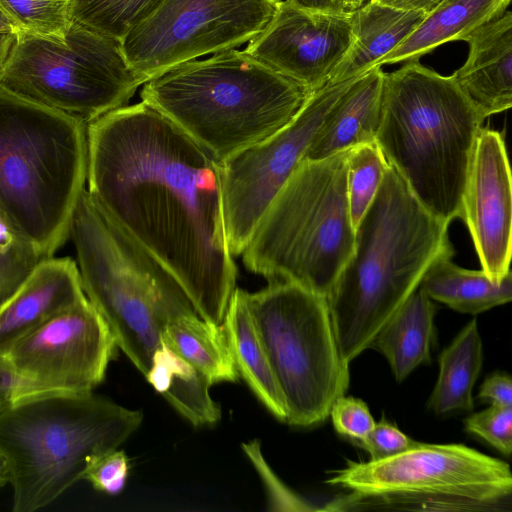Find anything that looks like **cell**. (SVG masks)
<instances>
[{
    "instance_id": "6da1fadb",
    "label": "cell",
    "mask_w": 512,
    "mask_h": 512,
    "mask_svg": "<svg viewBox=\"0 0 512 512\" xmlns=\"http://www.w3.org/2000/svg\"><path fill=\"white\" fill-rule=\"evenodd\" d=\"M86 190L174 275L198 315L222 326L236 288L221 167L143 101L87 124Z\"/></svg>"
},
{
    "instance_id": "7a4b0ae2",
    "label": "cell",
    "mask_w": 512,
    "mask_h": 512,
    "mask_svg": "<svg viewBox=\"0 0 512 512\" xmlns=\"http://www.w3.org/2000/svg\"><path fill=\"white\" fill-rule=\"evenodd\" d=\"M449 224L429 213L389 164L355 227L351 257L326 302L340 355L350 364L439 258L453 257Z\"/></svg>"
},
{
    "instance_id": "3957f363",
    "label": "cell",
    "mask_w": 512,
    "mask_h": 512,
    "mask_svg": "<svg viewBox=\"0 0 512 512\" xmlns=\"http://www.w3.org/2000/svg\"><path fill=\"white\" fill-rule=\"evenodd\" d=\"M484 120L452 75H440L416 59L383 73L375 141L421 205L448 224L461 218Z\"/></svg>"
},
{
    "instance_id": "277c9868",
    "label": "cell",
    "mask_w": 512,
    "mask_h": 512,
    "mask_svg": "<svg viewBox=\"0 0 512 512\" xmlns=\"http://www.w3.org/2000/svg\"><path fill=\"white\" fill-rule=\"evenodd\" d=\"M311 94L236 48L177 65L140 92L220 163L288 125Z\"/></svg>"
},
{
    "instance_id": "5b68a950",
    "label": "cell",
    "mask_w": 512,
    "mask_h": 512,
    "mask_svg": "<svg viewBox=\"0 0 512 512\" xmlns=\"http://www.w3.org/2000/svg\"><path fill=\"white\" fill-rule=\"evenodd\" d=\"M142 412L92 392L37 391L0 411V452L10 469L14 512H34L79 480L136 431Z\"/></svg>"
},
{
    "instance_id": "8992f818",
    "label": "cell",
    "mask_w": 512,
    "mask_h": 512,
    "mask_svg": "<svg viewBox=\"0 0 512 512\" xmlns=\"http://www.w3.org/2000/svg\"><path fill=\"white\" fill-rule=\"evenodd\" d=\"M87 124L0 85V212L44 258L86 188Z\"/></svg>"
},
{
    "instance_id": "52a82bcc",
    "label": "cell",
    "mask_w": 512,
    "mask_h": 512,
    "mask_svg": "<svg viewBox=\"0 0 512 512\" xmlns=\"http://www.w3.org/2000/svg\"><path fill=\"white\" fill-rule=\"evenodd\" d=\"M69 238L84 293L145 376L166 327L198 314L174 275L82 192Z\"/></svg>"
},
{
    "instance_id": "ba28073f",
    "label": "cell",
    "mask_w": 512,
    "mask_h": 512,
    "mask_svg": "<svg viewBox=\"0 0 512 512\" xmlns=\"http://www.w3.org/2000/svg\"><path fill=\"white\" fill-rule=\"evenodd\" d=\"M347 152L299 163L240 255L249 271L327 297L355 242Z\"/></svg>"
},
{
    "instance_id": "9c48e42d",
    "label": "cell",
    "mask_w": 512,
    "mask_h": 512,
    "mask_svg": "<svg viewBox=\"0 0 512 512\" xmlns=\"http://www.w3.org/2000/svg\"><path fill=\"white\" fill-rule=\"evenodd\" d=\"M249 310L286 408V422H323L349 386L326 298L299 285L269 282L247 295Z\"/></svg>"
},
{
    "instance_id": "30bf717a",
    "label": "cell",
    "mask_w": 512,
    "mask_h": 512,
    "mask_svg": "<svg viewBox=\"0 0 512 512\" xmlns=\"http://www.w3.org/2000/svg\"><path fill=\"white\" fill-rule=\"evenodd\" d=\"M143 80L119 40L72 23L62 39L18 32L0 85L86 124L128 104Z\"/></svg>"
},
{
    "instance_id": "8fae6325",
    "label": "cell",
    "mask_w": 512,
    "mask_h": 512,
    "mask_svg": "<svg viewBox=\"0 0 512 512\" xmlns=\"http://www.w3.org/2000/svg\"><path fill=\"white\" fill-rule=\"evenodd\" d=\"M330 485L349 489L348 503L398 509L487 511L510 501L509 465L462 444H426L386 459L350 462Z\"/></svg>"
},
{
    "instance_id": "7c38bea8",
    "label": "cell",
    "mask_w": 512,
    "mask_h": 512,
    "mask_svg": "<svg viewBox=\"0 0 512 512\" xmlns=\"http://www.w3.org/2000/svg\"><path fill=\"white\" fill-rule=\"evenodd\" d=\"M280 0H163L120 41L147 82L182 63L235 49L268 23Z\"/></svg>"
},
{
    "instance_id": "4fadbf2b",
    "label": "cell",
    "mask_w": 512,
    "mask_h": 512,
    "mask_svg": "<svg viewBox=\"0 0 512 512\" xmlns=\"http://www.w3.org/2000/svg\"><path fill=\"white\" fill-rule=\"evenodd\" d=\"M355 79L328 83L313 92L288 125L220 163L224 222L234 257L242 254L328 112Z\"/></svg>"
},
{
    "instance_id": "5bb4252c",
    "label": "cell",
    "mask_w": 512,
    "mask_h": 512,
    "mask_svg": "<svg viewBox=\"0 0 512 512\" xmlns=\"http://www.w3.org/2000/svg\"><path fill=\"white\" fill-rule=\"evenodd\" d=\"M107 323L87 297L21 339L6 359L40 390L92 392L116 350Z\"/></svg>"
},
{
    "instance_id": "9a60e30c",
    "label": "cell",
    "mask_w": 512,
    "mask_h": 512,
    "mask_svg": "<svg viewBox=\"0 0 512 512\" xmlns=\"http://www.w3.org/2000/svg\"><path fill=\"white\" fill-rule=\"evenodd\" d=\"M351 41V13L315 11L280 0L244 50L313 93L327 85Z\"/></svg>"
},
{
    "instance_id": "2e32d148",
    "label": "cell",
    "mask_w": 512,
    "mask_h": 512,
    "mask_svg": "<svg viewBox=\"0 0 512 512\" xmlns=\"http://www.w3.org/2000/svg\"><path fill=\"white\" fill-rule=\"evenodd\" d=\"M482 270L493 281L510 271L512 228L511 171L500 132L481 128L473 148L462 198Z\"/></svg>"
},
{
    "instance_id": "e0dca14e",
    "label": "cell",
    "mask_w": 512,
    "mask_h": 512,
    "mask_svg": "<svg viewBox=\"0 0 512 512\" xmlns=\"http://www.w3.org/2000/svg\"><path fill=\"white\" fill-rule=\"evenodd\" d=\"M86 298L76 261L43 259L0 310V358L52 317Z\"/></svg>"
},
{
    "instance_id": "ac0fdd59",
    "label": "cell",
    "mask_w": 512,
    "mask_h": 512,
    "mask_svg": "<svg viewBox=\"0 0 512 512\" xmlns=\"http://www.w3.org/2000/svg\"><path fill=\"white\" fill-rule=\"evenodd\" d=\"M463 41L468 56L452 74L461 91L484 119L511 108L512 12L506 10Z\"/></svg>"
},
{
    "instance_id": "d6986e66",
    "label": "cell",
    "mask_w": 512,
    "mask_h": 512,
    "mask_svg": "<svg viewBox=\"0 0 512 512\" xmlns=\"http://www.w3.org/2000/svg\"><path fill=\"white\" fill-rule=\"evenodd\" d=\"M383 73L381 67H375L350 84L328 112L303 160H320L376 142Z\"/></svg>"
},
{
    "instance_id": "ffe728a7",
    "label": "cell",
    "mask_w": 512,
    "mask_h": 512,
    "mask_svg": "<svg viewBox=\"0 0 512 512\" xmlns=\"http://www.w3.org/2000/svg\"><path fill=\"white\" fill-rule=\"evenodd\" d=\"M426 15L423 11L397 9L373 0L351 12L352 41L328 83L355 79L373 69L420 25Z\"/></svg>"
},
{
    "instance_id": "44dd1931",
    "label": "cell",
    "mask_w": 512,
    "mask_h": 512,
    "mask_svg": "<svg viewBox=\"0 0 512 512\" xmlns=\"http://www.w3.org/2000/svg\"><path fill=\"white\" fill-rule=\"evenodd\" d=\"M511 0H442L420 25L374 66L419 60L447 42L462 40L480 26L500 17Z\"/></svg>"
},
{
    "instance_id": "7402d4cb",
    "label": "cell",
    "mask_w": 512,
    "mask_h": 512,
    "mask_svg": "<svg viewBox=\"0 0 512 512\" xmlns=\"http://www.w3.org/2000/svg\"><path fill=\"white\" fill-rule=\"evenodd\" d=\"M437 307L418 287L383 324L368 348L388 361L397 382L429 363Z\"/></svg>"
},
{
    "instance_id": "603a6c76",
    "label": "cell",
    "mask_w": 512,
    "mask_h": 512,
    "mask_svg": "<svg viewBox=\"0 0 512 512\" xmlns=\"http://www.w3.org/2000/svg\"><path fill=\"white\" fill-rule=\"evenodd\" d=\"M247 295L235 288L222 325L239 376L273 416L286 422L284 400L257 334Z\"/></svg>"
},
{
    "instance_id": "cb8c5ba5",
    "label": "cell",
    "mask_w": 512,
    "mask_h": 512,
    "mask_svg": "<svg viewBox=\"0 0 512 512\" xmlns=\"http://www.w3.org/2000/svg\"><path fill=\"white\" fill-rule=\"evenodd\" d=\"M145 378L192 425H213L220 419V406L209 393L210 381L163 341Z\"/></svg>"
},
{
    "instance_id": "d4e9b609",
    "label": "cell",
    "mask_w": 512,
    "mask_h": 512,
    "mask_svg": "<svg viewBox=\"0 0 512 512\" xmlns=\"http://www.w3.org/2000/svg\"><path fill=\"white\" fill-rule=\"evenodd\" d=\"M431 300L460 313L476 315L512 299L511 270L500 281L481 270H468L443 257L430 265L418 286Z\"/></svg>"
},
{
    "instance_id": "484cf974",
    "label": "cell",
    "mask_w": 512,
    "mask_h": 512,
    "mask_svg": "<svg viewBox=\"0 0 512 512\" xmlns=\"http://www.w3.org/2000/svg\"><path fill=\"white\" fill-rule=\"evenodd\" d=\"M439 374L428 400L436 414L473 409L472 390L483 362L476 319L471 320L439 355Z\"/></svg>"
},
{
    "instance_id": "4316f807",
    "label": "cell",
    "mask_w": 512,
    "mask_h": 512,
    "mask_svg": "<svg viewBox=\"0 0 512 512\" xmlns=\"http://www.w3.org/2000/svg\"><path fill=\"white\" fill-rule=\"evenodd\" d=\"M162 341L195 366L212 385L238 380L223 325L210 324L198 314L187 316L170 323Z\"/></svg>"
},
{
    "instance_id": "83f0119b",
    "label": "cell",
    "mask_w": 512,
    "mask_h": 512,
    "mask_svg": "<svg viewBox=\"0 0 512 512\" xmlns=\"http://www.w3.org/2000/svg\"><path fill=\"white\" fill-rule=\"evenodd\" d=\"M163 0H71L72 23L121 41Z\"/></svg>"
},
{
    "instance_id": "f1b7e54d",
    "label": "cell",
    "mask_w": 512,
    "mask_h": 512,
    "mask_svg": "<svg viewBox=\"0 0 512 512\" xmlns=\"http://www.w3.org/2000/svg\"><path fill=\"white\" fill-rule=\"evenodd\" d=\"M389 166L376 142L347 152V196L354 228L371 205Z\"/></svg>"
},
{
    "instance_id": "f546056e",
    "label": "cell",
    "mask_w": 512,
    "mask_h": 512,
    "mask_svg": "<svg viewBox=\"0 0 512 512\" xmlns=\"http://www.w3.org/2000/svg\"><path fill=\"white\" fill-rule=\"evenodd\" d=\"M43 259L0 212V310Z\"/></svg>"
},
{
    "instance_id": "4dcf8cb0",
    "label": "cell",
    "mask_w": 512,
    "mask_h": 512,
    "mask_svg": "<svg viewBox=\"0 0 512 512\" xmlns=\"http://www.w3.org/2000/svg\"><path fill=\"white\" fill-rule=\"evenodd\" d=\"M71 0H0V8L18 32L62 39L72 22Z\"/></svg>"
},
{
    "instance_id": "1f68e13d",
    "label": "cell",
    "mask_w": 512,
    "mask_h": 512,
    "mask_svg": "<svg viewBox=\"0 0 512 512\" xmlns=\"http://www.w3.org/2000/svg\"><path fill=\"white\" fill-rule=\"evenodd\" d=\"M465 430L472 433L506 456L512 450V406L491 404L464 421Z\"/></svg>"
},
{
    "instance_id": "d6a6232c",
    "label": "cell",
    "mask_w": 512,
    "mask_h": 512,
    "mask_svg": "<svg viewBox=\"0 0 512 512\" xmlns=\"http://www.w3.org/2000/svg\"><path fill=\"white\" fill-rule=\"evenodd\" d=\"M335 430L355 443L363 440L375 425L367 405L358 398L342 395L331 406Z\"/></svg>"
},
{
    "instance_id": "836d02e7",
    "label": "cell",
    "mask_w": 512,
    "mask_h": 512,
    "mask_svg": "<svg viewBox=\"0 0 512 512\" xmlns=\"http://www.w3.org/2000/svg\"><path fill=\"white\" fill-rule=\"evenodd\" d=\"M129 467L125 452L114 449L100 456L90 466L84 480L89 481L98 491L115 495L125 487Z\"/></svg>"
},
{
    "instance_id": "e575fe53",
    "label": "cell",
    "mask_w": 512,
    "mask_h": 512,
    "mask_svg": "<svg viewBox=\"0 0 512 512\" xmlns=\"http://www.w3.org/2000/svg\"><path fill=\"white\" fill-rule=\"evenodd\" d=\"M416 442L395 425L382 419L375 422L368 435L356 444L369 453L370 461H378L397 455L411 448Z\"/></svg>"
},
{
    "instance_id": "d590c367",
    "label": "cell",
    "mask_w": 512,
    "mask_h": 512,
    "mask_svg": "<svg viewBox=\"0 0 512 512\" xmlns=\"http://www.w3.org/2000/svg\"><path fill=\"white\" fill-rule=\"evenodd\" d=\"M44 391L20 377L6 358H0V398L14 400L23 395Z\"/></svg>"
},
{
    "instance_id": "8d00e7d4",
    "label": "cell",
    "mask_w": 512,
    "mask_h": 512,
    "mask_svg": "<svg viewBox=\"0 0 512 512\" xmlns=\"http://www.w3.org/2000/svg\"><path fill=\"white\" fill-rule=\"evenodd\" d=\"M477 397L489 400L491 404L512 406V381L510 376L497 373L486 378Z\"/></svg>"
},
{
    "instance_id": "74e56055",
    "label": "cell",
    "mask_w": 512,
    "mask_h": 512,
    "mask_svg": "<svg viewBox=\"0 0 512 512\" xmlns=\"http://www.w3.org/2000/svg\"><path fill=\"white\" fill-rule=\"evenodd\" d=\"M380 4L402 10L423 11L429 13L442 0H373Z\"/></svg>"
},
{
    "instance_id": "f35d334b",
    "label": "cell",
    "mask_w": 512,
    "mask_h": 512,
    "mask_svg": "<svg viewBox=\"0 0 512 512\" xmlns=\"http://www.w3.org/2000/svg\"><path fill=\"white\" fill-rule=\"evenodd\" d=\"M293 3L310 10L343 13L340 8V0H291Z\"/></svg>"
},
{
    "instance_id": "ab89813d",
    "label": "cell",
    "mask_w": 512,
    "mask_h": 512,
    "mask_svg": "<svg viewBox=\"0 0 512 512\" xmlns=\"http://www.w3.org/2000/svg\"><path fill=\"white\" fill-rule=\"evenodd\" d=\"M15 37L16 33H0V71L7 60Z\"/></svg>"
},
{
    "instance_id": "60d3db41",
    "label": "cell",
    "mask_w": 512,
    "mask_h": 512,
    "mask_svg": "<svg viewBox=\"0 0 512 512\" xmlns=\"http://www.w3.org/2000/svg\"><path fill=\"white\" fill-rule=\"evenodd\" d=\"M372 0H340V8L343 13H351Z\"/></svg>"
},
{
    "instance_id": "b9f144b4",
    "label": "cell",
    "mask_w": 512,
    "mask_h": 512,
    "mask_svg": "<svg viewBox=\"0 0 512 512\" xmlns=\"http://www.w3.org/2000/svg\"><path fill=\"white\" fill-rule=\"evenodd\" d=\"M10 483V469L4 455L0 452V487Z\"/></svg>"
},
{
    "instance_id": "7bdbcfd3",
    "label": "cell",
    "mask_w": 512,
    "mask_h": 512,
    "mask_svg": "<svg viewBox=\"0 0 512 512\" xmlns=\"http://www.w3.org/2000/svg\"><path fill=\"white\" fill-rule=\"evenodd\" d=\"M0 33H18V30L0 8Z\"/></svg>"
},
{
    "instance_id": "ee69618b",
    "label": "cell",
    "mask_w": 512,
    "mask_h": 512,
    "mask_svg": "<svg viewBox=\"0 0 512 512\" xmlns=\"http://www.w3.org/2000/svg\"><path fill=\"white\" fill-rule=\"evenodd\" d=\"M11 400L0 398V411L6 407Z\"/></svg>"
}]
</instances>
